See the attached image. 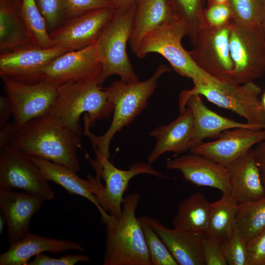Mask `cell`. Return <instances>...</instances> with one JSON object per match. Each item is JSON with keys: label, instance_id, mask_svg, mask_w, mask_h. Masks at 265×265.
Segmentation results:
<instances>
[{"label": "cell", "instance_id": "cell-5", "mask_svg": "<svg viewBox=\"0 0 265 265\" xmlns=\"http://www.w3.org/2000/svg\"><path fill=\"white\" fill-rule=\"evenodd\" d=\"M187 34L186 25L176 20L147 34L134 54L144 58L150 53L160 54L180 76L192 80L194 85L213 86L220 80L202 70L193 61L182 44Z\"/></svg>", "mask_w": 265, "mask_h": 265}, {"label": "cell", "instance_id": "cell-40", "mask_svg": "<svg viewBox=\"0 0 265 265\" xmlns=\"http://www.w3.org/2000/svg\"><path fill=\"white\" fill-rule=\"evenodd\" d=\"M247 265H265V229L247 242Z\"/></svg>", "mask_w": 265, "mask_h": 265}, {"label": "cell", "instance_id": "cell-22", "mask_svg": "<svg viewBox=\"0 0 265 265\" xmlns=\"http://www.w3.org/2000/svg\"><path fill=\"white\" fill-rule=\"evenodd\" d=\"M70 250L85 252V249L75 241L30 233L0 254V265H27L32 257L44 252L60 253Z\"/></svg>", "mask_w": 265, "mask_h": 265}, {"label": "cell", "instance_id": "cell-11", "mask_svg": "<svg viewBox=\"0 0 265 265\" xmlns=\"http://www.w3.org/2000/svg\"><path fill=\"white\" fill-rule=\"evenodd\" d=\"M1 78L16 130L48 114L58 94L59 87L47 81L28 83L7 77Z\"/></svg>", "mask_w": 265, "mask_h": 265}, {"label": "cell", "instance_id": "cell-24", "mask_svg": "<svg viewBox=\"0 0 265 265\" xmlns=\"http://www.w3.org/2000/svg\"><path fill=\"white\" fill-rule=\"evenodd\" d=\"M129 43L134 53L151 31L178 20L168 0H136Z\"/></svg>", "mask_w": 265, "mask_h": 265}, {"label": "cell", "instance_id": "cell-8", "mask_svg": "<svg viewBox=\"0 0 265 265\" xmlns=\"http://www.w3.org/2000/svg\"><path fill=\"white\" fill-rule=\"evenodd\" d=\"M229 42L234 65L232 80L243 84L262 77L265 73V40L261 28L233 20Z\"/></svg>", "mask_w": 265, "mask_h": 265}, {"label": "cell", "instance_id": "cell-37", "mask_svg": "<svg viewBox=\"0 0 265 265\" xmlns=\"http://www.w3.org/2000/svg\"><path fill=\"white\" fill-rule=\"evenodd\" d=\"M35 1L48 30L50 29L52 31L65 22L60 0H35Z\"/></svg>", "mask_w": 265, "mask_h": 265}, {"label": "cell", "instance_id": "cell-6", "mask_svg": "<svg viewBox=\"0 0 265 265\" xmlns=\"http://www.w3.org/2000/svg\"><path fill=\"white\" fill-rule=\"evenodd\" d=\"M134 13V4L127 11L116 9L96 42L102 64L100 86L115 75L127 82L139 80L127 52Z\"/></svg>", "mask_w": 265, "mask_h": 265}, {"label": "cell", "instance_id": "cell-23", "mask_svg": "<svg viewBox=\"0 0 265 265\" xmlns=\"http://www.w3.org/2000/svg\"><path fill=\"white\" fill-rule=\"evenodd\" d=\"M180 265H205L202 239L204 234L173 228H168L157 219L146 216Z\"/></svg>", "mask_w": 265, "mask_h": 265}, {"label": "cell", "instance_id": "cell-45", "mask_svg": "<svg viewBox=\"0 0 265 265\" xmlns=\"http://www.w3.org/2000/svg\"><path fill=\"white\" fill-rule=\"evenodd\" d=\"M260 28L265 40V2L260 22Z\"/></svg>", "mask_w": 265, "mask_h": 265}, {"label": "cell", "instance_id": "cell-9", "mask_svg": "<svg viewBox=\"0 0 265 265\" xmlns=\"http://www.w3.org/2000/svg\"><path fill=\"white\" fill-rule=\"evenodd\" d=\"M95 154L96 159L90 161L96 175L104 180L105 184L103 185L100 181H97L95 194L102 208L117 218L122 212L124 194L133 178L142 174L164 178L148 162H136L128 169L123 170L115 167L108 158Z\"/></svg>", "mask_w": 265, "mask_h": 265}, {"label": "cell", "instance_id": "cell-34", "mask_svg": "<svg viewBox=\"0 0 265 265\" xmlns=\"http://www.w3.org/2000/svg\"><path fill=\"white\" fill-rule=\"evenodd\" d=\"M247 242L236 226L230 237L222 244L228 265H247Z\"/></svg>", "mask_w": 265, "mask_h": 265}, {"label": "cell", "instance_id": "cell-36", "mask_svg": "<svg viewBox=\"0 0 265 265\" xmlns=\"http://www.w3.org/2000/svg\"><path fill=\"white\" fill-rule=\"evenodd\" d=\"M232 20L233 14L228 3L211 4L203 10L202 25L220 27L230 24Z\"/></svg>", "mask_w": 265, "mask_h": 265}, {"label": "cell", "instance_id": "cell-10", "mask_svg": "<svg viewBox=\"0 0 265 265\" xmlns=\"http://www.w3.org/2000/svg\"><path fill=\"white\" fill-rule=\"evenodd\" d=\"M102 71L101 56L95 42L53 60L39 71L35 83L45 81L60 87L92 80L99 82Z\"/></svg>", "mask_w": 265, "mask_h": 265}, {"label": "cell", "instance_id": "cell-19", "mask_svg": "<svg viewBox=\"0 0 265 265\" xmlns=\"http://www.w3.org/2000/svg\"><path fill=\"white\" fill-rule=\"evenodd\" d=\"M44 201L42 198L24 191L0 189V208L7 226L9 245L30 233L31 219Z\"/></svg>", "mask_w": 265, "mask_h": 265}, {"label": "cell", "instance_id": "cell-32", "mask_svg": "<svg viewBox=\"0 0 265 265\" xmlns=\"http://www.w3.org/2000/svg\"><path fill=\"white\" fill-rule=\"evenodd\" d=\"M138 218L144 233L151 265H178L166 244L148 222L146 216Z\"/></svg>", "mask_w": 265, "mask_h": 265}, {"label": "cell", "instance_id": "cell-44", "mask_svg": "<svg viewBox=\"0 0 265 265\" xmlns=\"http://www.w3.org/2000/svg\"><path fill=\"white\" fill-rule=\"evenodd\" d=\"M118 10L125 11L129 10L136 0H109Z\"/></svg>", "mask_w": 265, "mask_h": 265}, {"label": "cell", "instance_id": "cell-17", "mask_svg": "<svg viewBox=\"0 0 265 265\" xmlns=\"http://www.w3.org/2000/svg\"><path fill=\"white\" fill-rule=\"evenodd\" d=\"M265 138V129L237 128L220 133L216 140L201 142L189 150L226 165L245 154Z\"/></svg>", "mask_w": 265, "mask_h": 265}, {"label": "cell", "instance_id": "cell-29", "mask_svg": "<svg viewBox=\"0 0 265 265\" xmlns=\"http://www.w3.org/2000/svg\"><path fill=\"white\" fill-rule=\"evenodd\" d=\"M236 226L247 242L265 229V196L239 204Z\"/></svg>", "mask_w": 265, "mask_h": 265}, {"label": "cell", "instance_id": "cell-42", "mask_svg": "<svg viewBox=\"0 0 265 265\" xmlns=\"http://www.w3.org/2000/svg\"><path fill=\"white\" fill-rule=\"evenodd\" d=\"M12 115V109L6 96L0 97V127L6 125L10 117Z\"/></svg>", "mask_w": 265, "mask_h": 265}, {"label": "cell", "instance_id": "cell-18", "mask_svg": "<svg viewBox=\"0 0 265 265\" xmlns=\"http://www.w3.org/2000/svg\"><path fill=\"white\" fill-rule=\"evenodd\" d=\"M187 107L193 119V131L190 149L208 138L217 136L222 132L237 128L265 129V127L243 123L221 116L208 108L198 94L187 95L183 91L179 96V108ZM189 149V150H190Z\"/></svg>", "mask_w": 265, "mask_h": 265}, {"label": "cell", "instance_id": "cell-47", "mask_svg": "<svg viewBox=\"0 0 265 265\" xmlns=\"http://www.w3.org/2000/svg\"><path fill=\"white\" fill-rule=\"evenodd\" d=\"M229 0H209V5L213 3H228Z\"/></svg>", "mask_w": 265, "mask_h": 265}, {"label": "cell", "instance_id": "cell-26", "mask_svg": "<svg viewBox=\"0 0 265 265\" xmlns=\"http://www.w3.org/2000/svg\"><path fill=\"white\" fill-rule=\"evenodd\" d=\"M34 44L22 11V0H0V51Z\"/></svg>", "mask_w": 265, "mask_h": 265}, {"label": "cell", "instance_id": "cell-46", "mask_svg": "<svg viewBox=\"0 0 265 265\" xmlns=\"http://www.w3.org/2000/svg\"><path fill=\"white\" fill-rule=\"evenodd\" d=\"M5 224H6L5 219L3 215H0V233L1 234L3 232L4 229V226Z\"/></svg>", "mask_w": 265, "mask_h": 265}, {"label": "cell", "instance_id": "cell-38", "mask_svg": "<svg viewBox=\"0 0 265 265\" xmlns=\"http://www.w3.org/2000/svg\"><path fill=\"white\" fill-rule=\"evenodd\" d=\"M202 249L205 265H227L222 245L211 237L204 234Z\"/></svg>", "mask_w": 265, "mask_h": 265}, {"label": "cell", "instance_id": "cell-35", "mask_svg": "<svg viewBox=\"0 0 265 265\" xmlns=\"http://www.w3.org/2000/svg\"><path fill=\"white\" fill-rule=\"evenodd\" d=\"M66 20L91 10L114 7L109 0H60Z\"/></svg>", "mask_w": 265, "mask_h": 265}, {"label": "cell", "instance_id": "cell-43", "mask_svg": "<svg viewBox=\"0 0 265 265\" xmlns=\"http://www.w3.org/2000/svg\"><path fill=\"white\" fill-rule=\"evenodd\" d=\"M16 131L12 122L0 128V148L9 144Z\"/></svg>", "mask_w": 265, "mask_h": 265}, {"label": "cell", "instance_id": "cell-33", "mask_svg": "<svg viewBox=\"0 0 265 265\" xmlns=\"http://www.w3.org/2000/svg\"><path fill=\"white\" fill-rule=\"evenodd\" d=\"M265 0H229L233 20L246 25L260 28Z\"/></svg>", "mask_w": 265, "mask_h": 265}, {"label": "cell", "instance_id": "cell-3", "mask_svg": "<svg viewBox=\"0 0 265 265\" xmlns=\"http://www.w3.org/2000/svg\"><path fill=\"white\" fill-rule=\"evenodd\" d=\"M140 197L137 192L127 195L118 218L109 214L102 218L106 227L104 265H151L143 229L136 216Z\"/></svg>", "mask_w": 265, "mask_h": 265}, {"label": "cell", "instance_id": "cell-30", "mask_svg": "<svg viewBox=\"0 0 265 265\" xmlns=\"http://www.w3.org/2000/svg\"><path fill=\"white\" fill-rule=\"evenodd\" d=\"M176 18L185 24L192 45L203 22L202 0H168Z\"/></svg>", "mask_w": 265, "mask_h": 265}, {"label": "cell", "instance_id": "cell-20", "mask_svg": "<svg viewBox=\"0 0 265 265\" xmlns=\"http://www.w3.org/2000/svg\"><path fill=\"white\" fill-rule=\"evenodd\" d=\"M177 118L168 124L159 126L150 132L156 140L155 145L147 157L152 164L162 154L173 152L180 154L190 149L193 131V119L191 111L186 107L179 109Z\"/></svg>", "mask_w": 265, "mask_h": 265}, {"label": "cell", "instance_id": "cell-13", "mask_svg": "<svg viewBox=\"0 0 265 265\" xmlns=\"http://www.w3.org/2000/svg\"><path fill=\"white\" fill-rule=\"evenodd\" d=\"M231 23L220 27L202 25L193 48L188 51L198 67L221 80H232L233 73L229 42Z\"/></svg>", "mask_w": 265, "mask_h": 265}, {"label": "cell", "instance_id": "cell-39", "mask_svg": "<svg viewBox=\"0 0 265 265\" xmlns=\"http://www.w3.org/2000/svg\"><path fill=\"white\" fill-rule=\"evenodd\" d=\"M90 261L89 256L84 254H67L59 258H54L41 253L35 256L27 265H74Z\"/></svg>", "mask_w": 265, "mask_h": 265}, {"label": "cell", "instance_id": "cell-48", "mask_svg": "<svg viewBox=\"0 0 265 265\" xmlns=\"http://www.w3.org/2000/svg\"><path fill=\"white\" fill-rule=\"evenodd\" d=\"M261 101L264 108L265 109V91L263 94L262 98Z\"/></svg>", "mask_w": 265, "mask_h": 265}, {"label": "cell", "instance_id": "cell-1", "mask_svg": "<svg viewBox=\"0 0 265 265\" xmlns=\"http://www.w3.org/2000/svg\"><path fill=\"white\" fill-rule=\"evenodd\" d=\"M80 134L48 114L33 119L17 130L9 143L27 156L41 158L80 171L77 155Z\"/></svg>", "mask_w": 265, "mask_h": 265}, {"label": "cell", "instance_id": "cell-15", "mask_svg": "<svg viewBox=\"0 0 265 265\" xmlns=\"http://www.w3.org/2000/svg\"><path fill=\"white\" fill-rule=\"evenodd\" d=\"M65 53L57 47L45 48L35 44L0 52V76L34 83L42 68Z\"/></svg>", "mask_w": 265, "mask_h": 265}, {"label": "cell", "instance_id": "cell-14", "mask_svg": "<svg viewBox=\"0 0 265 265\" xmlns=\"http://www.w3.org/2000/svg\"><path fill=\"white\" fill-rule=\"evenodd\" d=\"M116 10L115 7L100 8L66 20L49 32L53 46L66 53L83 49L96 42Z\"/></svg>", "mask_w": 265, "mask_h": 265}, {"label": "cell", "instance_id": "cell-21", "mask_svg": "<svg viewBox=\"0 0 265 265\" xmlns=\"http://www.w3.org/2000/svg\"><path fill=\"white\" fill-rule=\"evenodd\" d=\"M225 166L229 173L231 195L239 204L256 201L265 196V187L253 149Z\"/></svg>", "mask_w": 265, "mask_h": 265}, {"label": "cell", "instance_id": "cell-41", "mask_svg": "<svg viewBox=\"0 0 265 265\" xmlns=\"http://www.w3.org/2000/svg\"><path fill=\"white\" fill-rule=\"evenodd\" d=\"M253 151L262 182L265 187V138L256 145Z\"/></svg>", "mask_w": 265, "mask_h": 265}, {"label": "cell", "instance_id": "cell-7", "mask_svg": "<svg viewBox=\"0 0 265 265\" xmlns=\"http://www.w3.org/2000/svg\"><path fill=\"white\" fill-rule=\"evenodd\" d=\"M262 89L253 81L238 84L231 80H221L213 86L194 85L183 91L198 94L216 106L236 113L247 123L265 127V109L259 95Z\"/></svg>", "mask_w": 265, "mask_h": 265}, {"label": "cell", "instance_id": "cell-28", "mask_svg": "<svg viewBox=\"0 0 265 265\" xmlns=\"http://www.w3.org/2000/svg\"><path fill=\"white\" fill-rule=\"evenodd\" d=\"M239 203L231 194L211 203L206 234L221 244L231 236L236 226Z\"/></svg>", "mask_w": 265, "mask_h": 265}, {"label": "cell", "instance_id": "cell-27", "mask_svg": "<svg viewBox=\"0 0 265 265\" xmlns=\"http://www.w3.org/2000/svg\"><path fill=\"white\" fill-rule=\"evenodd\" d=\"M211 203L201 192L194 193L181 201L173 219V228L194 233H206Z\"/></svg>", "mask_w": 265, "mask_h": 265}, {"label": "cell", "instance_id": "cell-16", "mask_svg": "<svg viewBox=\"0 0 265 265\" xmlns=\"http://www.w3.org/2000/svg\"><path fill=\"white\" fill-rule=\"evenodd\" d=\"M168 169L179 170L183 178L198 186L217 189L222 194H231L227 167L205 156L191 153L168 159Z\"/></svg>", "mask_w": 265, "mask_h": 265}, {"label": "cell", "instance_id": "cell-2", "mask_svg": "<svg viewBox=\"0 0 265 265\" xmlns=\"http://www.w3.org/2000/svg\"><path fill=\"white\" fill-rule=\"evenodd\" d=\"M166 65H159L153 75L143 81L127 82L115 80L105 88L113 105V118L103 134L96 136L90 131L88 121L84 120V133L90 139L95 154L109 158L111 142L116 133L128 126L144 110L154 93L158 80L170 71Z\"/></svg>", "mask_w": 265, "mask_h": 265}, {"label": "cell", "instance_id": "cell-25", "mask_svg": "<svg viewBox=\"0 0 265 265\" xmlns=\"http://www.w3.org/2000/svg\"><path fill=\"white\" fill-rule=\"evenodd\" d=\"M28 157L49 181L60 186L69 193L87 199L98 210L102 218L108 215L102 208L95 194V178L89 176L87 180L83 179L77 175V172L69 167L41 158Z\"/></svg>", "mask_w": 265, "mask_h": 265}, {"label": "cell", "instance_id": "cell-12", "mask_svg": "<svg viewBox=\"0 0 265 265\" xmlns=\"http://www.w3.org/2000/svg\"><path fill=\"white\" fill-rule=\"evenodd\" d=\"M23 190L44 201L54 192L49 181L30 158L9 145L0 148V189Z\"/></svg>", "mask_w": 265, "mask_h": 265}, {"label": "cell", "instance_id": "cell-4", "mask_svg": "<svg viewBox=\"0 0 265 265\" xmlns=\"http://www.w3.org/2000/svg\"><path fill=\"white\" fill-rule=\"evenodd\" d=\"M113 105L106 91L98 80H92L59 87V92L49 114L71 130L81 134L80 116L86 115L90 127L99 120L109 117Z\"/></svg>", "mask_w": 265, "mask_h": 265}, {"label": "cell", "instance_id": "cell-31", "mask_svg": "<svg viewBox=\"0 0 265 265\" xmlns=\"http://www.w3.org/2000/svg\"><path fill=\"white\" fill-rule=\"evenodd\" d=\"M22 14L33 43L40 47H53L45 21L35 0H22Z\"/></svg>", "mask_w": 265, "mask_h": 265}]
</instances>
